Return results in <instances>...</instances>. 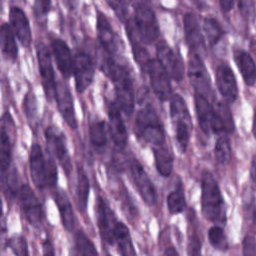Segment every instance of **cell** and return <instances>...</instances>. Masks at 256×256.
Wrapping results in <instances>:
<instances>
[{
	"label": "cell",
	"mask_w": 256,
	"mask_h": 256,
	"mask_svg": "<svg viewBox=\"0 0 256 256\" xmlns=\"http://www.w3.org/2000/svg\"><path fill=\"white\" fill-rule=\"evenodd\" d=\"M101 68L114 86L116 93L115 102L120 110L130 117L134 111L135 93L132 76L128 67L119 63L114 57L107 55L102 62Z\"/></svg>",
	"instance_id": "1"
},
{
	"label": "cell",
	"mask_w": 256,
	"mask_h": 256,
	"mask_svg": "<svg viewBox=\"0 0 256 256\" xmlns=\"http://www.w3.org/2000/svg\"><path fill=\"white\" fill-rule=\"evenodd\" d=\"M201 211L205 219L215 225L226 223V208L221 190L213 174L206 170L201 176Z\"/></svg>",
	"instance_id": "2"
},
{
	"label": "cell",
	"mask_w": 256,
	"mask_h": 256,
	"mask_svg": "<svg viewBox=\"0 0 256 256\" xmlns=\"http://www.w3.org/2000/svg\"><path fill=\"white\" fill-rule=\"evenodd\" d=\"M134 133L139 140L156 147L165 145V130L156 109L147 104L136 115Z\"/></svg>",
	"instance_id": "3"
},
{
	"label": "cell",
	"mask_w": 256,
	"mask_h": 256,
	"mask_svg": "<svg viewBox=\"0 0 256 256\" xmlns=\"http://www.w3.org/2000/svg\"><path fill=\"white\" fill-rule=\"evenodd\" d=\"M29 168L34 185L43 190L54 188L57 183V167L53 158L46 159L41 146L33 143L29 152Z\"/></svg>",
	"instance_id": "4"
},
{
	"label": "cell",
	"mask_w": 256,
	"mask_h": 256,
	"mask_svg": "<svg viewBox=\"0 0 256 256\" xmlns=\"http://www.w3.org/2000/svg\"><path fill=\"white\" fill-rule=\"evenodd\" d=\"M169 109L174 125L175 139L179 148L184 153L187 150L193 126L188 107L185 100L179 94H174L170 98Z\"/></svg>",
	"instance_id": "5"
},
{
	"label": "cell",
	"mask_w": 256,
	"mask_h": 256,
	"mask_svg": "<svg viewBox=\"0 0 256 256\" xmlns=\"http://www.w3.org/2000/svg\"><path fill=\"white\" fill-rule=\"evenodd\" d=\"M136 32L143 44H152L159 36V25L153 9L144 2H138L134 6V18Z\"/></svg>",
	"instance_id": "6"
},
{
	"label": "cell",
	"mask_w": 256,
	"mask_h": 256,
	"mask_svg": "<svg viewBox=\"0 0 256 256\" xmlns=\"http://www.w3.org/2000/svg\"><path fill=\"white\" fill-rule=\"evenodd\" d=\"M194 104L199 127L206 136H209L211 133H225L221 116L217 109L209 102L208 98L195 93Z\"/></svg>",
	"instance_id": "7"
},
{
	"label": "cell",
	"mask_w": 256,
	"mask_h": 256,
	"mask_svg": "<svg viewBox=\"0 0 256 256\" xmlns=\"http://www.w3.org/2000/svg\"><path fill=\"white\" fill-rule=\"evenodd\" d=\"M15 123L9 112L0 118V180L4 178L12 161L15 140Z\"/></svg>",
	"instance_id": "8"
},
{
	"label": "cell",
	"mask_w": 256,
	"mask_h": 256,
	"mask_svg": "<svg viewBox=\"0 0 256 256\" xmlns=\"http://www.w3.org/2000/svg\"><path fill=\"white\" fill-rule=\"evenodd\" d=\"M18 204L26 220L34 227L41 225L44 219L42 204L28 184H22L16 192Z\"/></svg>",
	"instance_id": "9"
},
{
	"label": "cell",
	"mask_w": 256,
	"mask_h": 256,
	"mask_svg": "<svg viewBox=\"0 0 256 256\" xmlns=\"http://www.w3.org/2000/svg\"><path fill=\"white\" fill-rule=\"evenodd\" d=\"M36 51L43 91L45 93L46 99L48 101H52L55 98L57 82L55 81V73L52 64L51 53L49 48L43 42H39L37 44Z\"/></svg>",
	"instance_id": "10"
},
{
	"label": "cell",
	"mask_w": 256,
	"mask_h": 256,
	"mask_svg": "<svg viewBox=\"0 0 256 256\" xmlns=\"http://www.w3.org/2000/svg\"><path fill=\"white\" fill-rule=\"evenodd\" d=\"M96 12V31L99 43L106 51L108 56L114 57L123 49L122 41L118 34L114 31L106 15L99 9H97Z\"/></svg>",
	"instance_id": "11"
},
{
	"label": "cell",
	"mask_w": 256,
	"mask_h": 256,
	"mask_svg": "<svg viewBox=\"0 0 256 256\" xmlns=\"http://www.w3.org/2000/svg\"><path fill=\"white\" fill-rule=\"evenodd\" d=\"M143 72L149 77L152 90L160 101L164 102L171 98L172 88L170 77L157 59L151 58L143 69Z\"/></svg>",
	"instance_id": "12"
},
{
	"label": "cell",
	"mask_w": 256,
	"mask_h": 256,
	"mask_svg": "<svg viewBox=\"0 0 256 256\" xmlns=\"http://www.w3.org/2000/svg\"><path fill=\"white\" fill-rule=\"evenodd\" d=\"M156 59L171 79L177 82L183 79V60L180 54L176 53L164 40L159 41L156 45Z\"/></svg>",
	"instance_id": "13"
},
{
	"label": "cell",
	"mask_w": 256,
	"mask_h": 256,
	"mask_svg": "<svg viewBox=\"0 0 256 256\" xmlns=\"http://www.w3.org/2000/svg\"><path fill=\"white\" fill-rule=\"evenodd\" d=\"M129 170L132 180L143 201L149 206L155 205L157 202V192L142 164L133 157L129 160Z\"/></svg>",
	"instance_id": "14"
},
{
	"label": "cell",
	"mask_w": 256,
	"mask_h": 256,
	"mask_svg": "<svg viewBox=\"0 0 256 256\" xmlns=\"http://www.w3.org/2000/svg\"><path fill=\"white\" fill-rule=\"evenodd\" d=\"M94 64L89 53L78 49L74 54V79L75 88L78 93H83L93 82Z\"/></svg>",
	"instance_id": "15"
},
{
	"label": "cell",
	"mask_w": 256,
	"mask_h": 256,
	"mask_svg": "<svg viewBox=\"0 0 256 256\" xmlns=\"http://www.w3.org/2000/svg\"><path fill=\"white\" fill-rule=\"evenodd\" d=\"M188 77L195 93L205 96L211 93V83L206 67L200 55L190 53L188 58Z\"/></svg>",
	"instance_id": "16"
},
{
	"label": "cell",
	"mask_w": 256,
	"mask_h": 256,
	"mask_svg": "<svg viewBox=\"0 0 256 256\" xmlns=\"http://www.w3.org/2000/svg\"><path fill=\"white\" fill-rule=\"evenodd\" d=\"M44 134L50 152L57 158L64 173L69 177L72 172V162L66 146L64 135L51 126H48L45 129Z\"/></svg>",
	"instance_id": "17"
},
{
	"label": "cell",
	"mask_w": 256,
	"mask_h": 256,
	"mask_svg": "<svg viewBox=\"0 0 256 256\" xmlns=\"http://www.w3.org/2000/svg\"><path fill=\"white\" fill-rule=\"evenodd\" d=\"M218 91L226 103H234L238 97V85L235 74L227 62L220 63L215 71Z\"/></svg>",
	"instance_id": "18"
},
{
	"label": "cell",
	"mask_w": 256,
	"mask_h": 256,
	"mask_svg": "<svg viewBox=\"0 0 256 256\" xmlns=\"http://www.w3.org/2000/svg\"><path fill=\"white\" fill-rule=\"evenodd\" d=\"M107 114L109 118V135L111 136L115 147L119 150H123L127 144L128 133L121 110L115 101H110L107 105Z\"/></svg>",
	"instance_id": "19"
},
{
	"label": "cell",
	"mask_w": 256,
	"mask_h": 256,
	"mask_svg": "<svg viewBox=\"0 0 256 256\" xmlns=\"http://www.w3.org/2000/svg\"><path fill=\"white\" fill-rule=\"evenodd\" d=\"M96 221L101 239L108 245H113L114 242V226L116 219L109 205L101 196H97L96 200Z\"/></svg>",
	"instance_id": "20"
},
{
	"label": "cell",
	"mask_w": 256,
	"mask_h": 256,
	"mask_svg": "<svg viewBox=\"0 0 256 256\" xmlns=\"http://www.w3.org/2000/svg\"><path fill=\"white\" fill-rule=\"evenodd\" d=\"M54 99L56 101L57 108L66 124L72 130H75L77 128V119L75 115L73 97L65 82H57Z\"/></svg>",
	"instance_id": "21"
},
{
	"label": "cell",
	"mask_w": 256,
	"mask_h": 256,
	"mask_svg": "<svg viewBox=\"0 0 256 256\" xmlns=\"http://www.w3.org/2000/svg\"><path fill=\"white\" fill-rule=\"evenodd\" d=\"M183 28L185 41L189 47V50L191 51L190 53L200 55V52L205 49V39L201 32L198 19L194 13L187 12L184 14Z\"/></svg>",
	"instance_id": "22"
},
{
	"label": "cell",
	"mask_w": 256,
	"mask_h": 256,
	"mask_svg": "<svg viewBox=\"0 0 256 256\" xmlns=\"http://www.w3.org/2000/svg\"><path fill=\"white\" fill-rule=\"evenodd\" d=\"M51 51L58 70L65 79H69L74 72V56L69 45L61 38L51 40Z\"/></svg>",
	"instance_id": "23"
},
{
	"label": "cell",
	"mask_w": 256,
	"mask_h": 256,
	"mask_svg": "<svg viewBox=\"0 0 256 256\" xmlns=\"http://www.w3.org/2000/svg\"><path fill=\"white\" fill-rule=\"evenodd\" d=\"M9 24L22 46L29 48L32 43V32L29 19L22 8L18 6L10 7Z\"/></svg>",
	"instance_id": "24"
},
{
	"label": "cell",
	"mask_w": 256,
	"mask_h": 256,
	"mask_svg": "<svg viewBox=\"0 0 256 256\" xmlns=\"http://www.w3.org/2000/svg\"><path fill=\"white\" fill-rule=\"evenodd\" d=\"M234 60L247 86L256 83V64L250 54L242 49L234 50Z\"/></svg>",
	"instance_id": "25"
},
{
	"label": "cell",
	"mask_w": 256,
	"mask_h": 256,
	"mask_svg": "<svg viewBox=\"0 0 256 256\" xmlns=\"http://www.w3.org/2000/svg\"><path fill=\"white\" fill-rule=\"evenodd\" d=\"M54 200L64 228L69 232L73 231L76 225V217L70 200L63 191H57L54 194Z\"/></svg>",
	"instance_id": "26"
},
{
	"label": "cell",
	"mask_w": 256,
	"mask_h": 256,
	"mask_svg": "<svg viewBox=\"0 0 256 256\" xmlns=\"http://www.w3.org/2000/svg\"><path fill=\"white\" fill-rule=\"evenodd\" d=\"M114 242L117 245L121 256H137L128 227L121 221H117L114 226Z\"/></svg>",
	"instance_id": "27"
},
{
	"label": "cell",
	"mask_w": 256,
	"mask_h": 256,
	"mask_svg": "<svg viewBox=\"0 0 256 256\" xmlns=\"http://www.w3.org/2000/svg\"><path fill=\"white\" fill-rule=\"evenodd\" d=\"M0 48L6 58L15 61L18 56V48L15 34L9 23L0 24Z\"/></svg>",
	"instance_id": "28"
},
{
	"label": "cell",
	"mask_w": 256,
	"mask_h": 256,
	"mask_svg": "<svg viewBox=\"0 0 256 256\" xmlns=\"http://www.w3.org/2000/svg\"><path fill=\"white\" fill-rule=\"evenodd\" d=\"M89 192H90V181L88 179L87 174L82 169V167H79L77 170L75 202H76L77 209L80 213L86 212Z\"/></svg>",
	"instance_id": "29"
},
{
	"label": "cell",
	"mask_w": 256,
	"mask_h": 256,
	"mask_svg": "<svg viewBox=\"0 0 256 256\" xmlns=\"http://www.w3.org/2000/svg\"><path fill=\"white\" fill-rule=\"evenodd\" d=\"M157 172L163 177H169L173 170V156L166 145L153 148Z\"/></svg>",
	"instance_id": "30"
},
{
	"label": "cell",
	"mask_w": 256,
	"mask_h": 256,
	"mask_svg": "<svg viewBox=\"0 0 256 256\" xmlns=\"http://www.w3.org/2000/svg\"><path fill=\"white\" fill-rule=\"evenodd\" d=\"M107 124L103 120L93 122L89 127V138L94 149L101 151L106 147L108 142Z\"/></svg>",
	"instance_id": "31"
},
{
	"label": "cell",
	"mask_w": 256,
	"mask_h": 256,
	"mask_svg": "<svg viewBox=\"0 0 256 256\" xmlns=\"http://www.w3.org/2000/svg\"><path fill=\"white\" fill-rule=\"evenodd\" d=\"M167 208L170 214H180L186 208V198L182 183L175 185L174 189L167 195Z\"/></svg>",
	"instance_id": "32"
},
{
	"label": "cell",
	"mask_w": 256,
	"mask_h": 256,
	"mask_svg": "<svg viewBox=\"0 0 256 256\" xmlns=\"http://www.w3.org/2000/svg\"><path fill=\"white\" fill-rule=\"evenodd\" d=\"M205 37L211 46L216 45L224 35L221 24L213 17H206L203 23Z\"/></svg>",
	"instance_id": "33"
},
{
	"label": "cell",
	"mask_w": 256,
	"mask_h": 256,
	"mask_svg": "<svg viewBox=\"0 0 256 256\" xmlns=\"http://www.w3.org/2000/svg\"><path fill=\"white\" fill-rule=\"evenodd\" d=\"M74 241L79 256H99L95 244L82 230L75 232Z\"/></svg>",
	"instance_id": "34"
},
{
	"label": "cell",
	"mask_w": 256,
	"mask_h": 256,
	"mask_svg": "<svg viewBox=\"0 0 256 256\" xmlns=\"http://www.w3.org/2000/svg\"><path fill=\"white\" fill-rule=\"evenodd\" d=\"M207 237L210 245L217 251L226 252L229 249V243L223 228L220 225H213L208 229Z\"/></svg>",
	"instance_id": "35"
},
{
	"label": "cell",
	"mask_w": 256,
	"mask_h": 256,
	"mask_svg": "<svg viewBox=\"0 0 256 256\" xmlns=\"http://www.w3.org/2000/svg\"><path fill=\"white\" fill-rule=\"evenodd\" d=\"M214 155L216 161L221 165H226L231 158V145L228 136L220 135L214 146Z\"/></svg>",
	"instance_id": "36"
},
{
	"label": "cell",
	"mask_w": 256,
	"mask_h": 256,
	"mask_svg": "<svg viewBox=\"0 0 256 256\" xmlns=\"http://www.w3.org/2000/svg\"><path fill=\"white\" fill-rule=\"evenodd\" d=\"M6 246L15 256H30L27 240L22 235H14L6 242Z\"/></svg>",
	"instance_id": "37"
},
{
	"label": "cell",
	"mask_w": 256,
	"mask_h": 256,
	"mask_svg": "<svg viewBox=\"0 0 256 256\" xmlns=\"http://www.w3.org/2000/svg\"><path fill=\"white\" fill-rule=\"evenodd\" d=\"M243 207L245 214L249 220L255 222L256 220V201L255 197L250 189L243 194Z\"/></svg>",
	"instance_id": "38"
},
{
	"label": "cell",
	"mask_w": 256,
	"mask_h": 256,
	"mask_svg": "<svg viewBox=\"0 0 256 256\" xmlns=\"http://www.w3.org/2000/svg\"><path fill=\"white\" fill-rule=\"evenodd\" d=\"M187 256H202V243L195 232L188 237Z\"/></svg>",
	"instance_id": "39"
},
{
	"label": "cell",
	"mask_w": 256,
	"mask_h": 256,
	"mask_svg": "<svg viewBox=\"0 0 256 256\" xmlns=\"http://www.w3.org/2000/svg\"><path fill=\"white\" fill-rule=\"evenodd\" d=\"M23 110L27 118L32 119L36 114V98L31 91H28L23 100Z\"/></svg>",
	"instance_id": "40"
},
{
	"label": "cell",
	"mask_w": 256,
	"mask_h": 256,
	"mask_svg": "<svg viewBox=\"0 0 256 256\" xmlns=\"http://www.w3.org/2000/svg\"><path fill=\"white\" fill-rule=\"evenodd\" d=\"M243 256H256V239L252 235H246L242 242Z\"/></svg>",
	"instance_id": "41"
},
{
	"label": "cell",
	"mask_w": 256,
	"mask_h": 256,
	"mask_svg": "<svg viewBox=\"0 0 256 256\" xmlns=\"http://www.w3.org/2000/svg\"><path fill=\"white\" fill-rule=\"evenodd\" d=\"M109 6H111V8L113 9V11L116 13L117 17L121 20V21H126L127 18V12H128V7H127V3L125 2H107Z\"/></svg>",
	"instance_id": "42"
},
{
	"label": "cell",
	"mask_w": 256,
	"mask_h": 256,
	"mask_svg": "<svg viewBox=\"0 0 256 256\" xmlns=\"http://www.w3.org/2000/svg\"><path fill=\"white\" fill-rule=\"evenodd\" d=\"M42 250H43V256H55V249L53 242L46 238L42 243Z\"/></svg>",
	"instance_id": "43"
},
{
	"label": "cell",
	"mask_w": 256,
	"mask_h": 256,
	"mask_svg": "<svg viewBox=\"0 0 256 256\" xmlns=\"http://www.w3.org/2000/svg\"><path fill=\"white\" fill-rule=\"evenodd\" d=\"M51 3L49 1L44 2V1H38L35 3V7H34V11L35 14L37 15H43L46 14V12L49 10Z\"/></svg>",
	"instance_id": "44"
},
{
	"label": "cell",
	"mask_w": 256,
	"mask_h": 256,
	"mask_svg": "<svg viewBox=\"0 0 256 256\" xmlns=\"http://www.w3.org/2000/svg\"><path fill=\"white\" fill-rule=\"evenodd\" d=\"M238 7H239V11L241 12V14L244 17H247L250 14V10L252 8V2L241 1L238 3Z\"/></svg>",
	"instance_id": "45"
},
{
	"label": "cell",
	"mask_w": 256,
	"mask_h": 256,
	"mask_svg": "<svg viewBox=\"0 0 256 256\" xmlns=\"http://www.w3.org/2000/svg\"><path fill=\"white\" fill-rule=\"evenodd\" d=\"M6 231H7V228H6V221H5L4 212H3V204L0 199V237L5 235Z\"/></svg>",
	"instance_id": "46"
},
{
	"label": "cell",
	"mask_w": 256,
	"mask_h": 256,
	"mask_svg": "<svg viewBox=\"0 0 256 256\" xmlns=\"http://www.w3.org/2000/svg\"><path fill=\"white\" fill-rule=\"evenodd\" d=\"M250 178L254 183H256V153L253 155L250 164Z\"/></svg>",
	"instance_id": "47"
},
{
	"label": "cell",
	"mask_w": 256,
	"mask_h": 256,
	"mask_svg": "<svg viewBox=\"0 0 256 256\" xmlns=\"http://www.w3.org/2000/svg\"><path fill=\"white\" fill-rule=\"evenodd\" d=\"M220 6H221V9L224 11V12H229L232 10L233 6H234V2L233 1H230V0H224V1H220L219 2Z\"/></svg>",
	"instance_id": "48"
},
{
	"label": "cell",
	"mask_w": 256,
	"mask_h": 256,
	"mask_svg": "<svg viewBox=\"0 0 256 256\" xmlns=\"http://www.w3.org/2000/svg\"><path fill=\"white\" fill-rule=\"evenodd\" d=\"M164 256H180V255H179V253H178V251L176 250L175 247L169 246L165 249Z\"/></svg>",
	"instance_id": "49"
},
{
	"label": "cell",
	"mask_w": 256,
	"mask_h": 256,
	"mask_svg": "<svg viewBox=\"0 0 256 256\" xmlns=\"http://www.w3.org/2000/svg\"><path fill=\"white\" fill-rule=\"evenodd\" d=\"M252 132H253V135L256 139V109H255V112H254V115H253V122H252Z\"/></svg>",
	"instance_id": "50"
},
{
	"label": "cell",
	"mask_w": 256,
	"mask_h": 256,
	"mask_svg": "<svg viewBox=\"0 0 256 256\" xmlns=\"http://www.w3.org/2000/svg\"><path fill=\"white\" fill-rule=\"evenodd\" d=\"M106 256H112V255H111V254H109V253L107 252V253H106Z\"/></svg>",
	"instance_id": "51"
}]
</instances>
